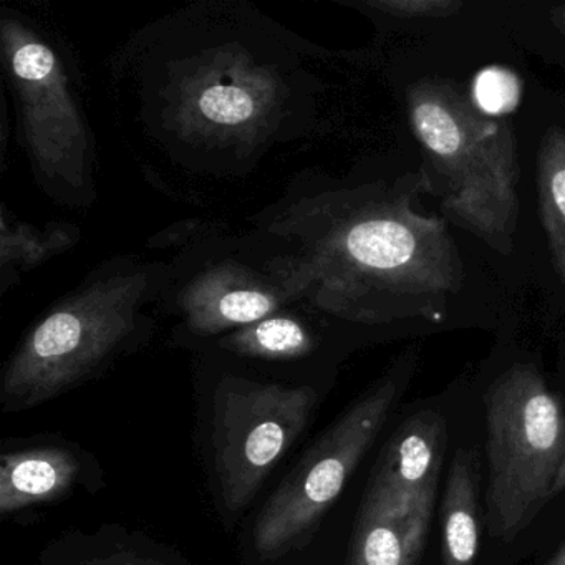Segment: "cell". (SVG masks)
I'll return each instance as SVG.
<instances>
[{"label": "cell", "instance_id": "obj_1", "mask_svg": "<svg viewBox=\"0 0 565 565\" xmlns=\"http://www.w3.org/2000/svg\"><path fill=\"white\" fill-rule=\"evenodd\" d=\"M333 58L246 0H201L130 35L110 82L148 167L244 180L326 134Z\"/></svg>", "mask_w": 565, "mask_h": 565}, {"label": "cell", "instance_id": "obj_2", "mask_svg": "<svg viewBox=\"0 0 565 565\" xmlns=\"http://www.w3.org/2000/svg\"><path fill=\"white\" fill-rule=\"evenodd\" d=\"M425 173L398 180H337L297 173L276 201L249 217L292 249L307 303L353 327L439 316L436 303L462 286L448 227L413 207Z\"/></svg>", "mask_w": 565, "mask_h": 565}, {"label": "cell", "instance_id": "obj_3", "mask_svg": "<svg viewBox=\"0 0 565 565\" xmlns=\"http://www.w3.org/2000/svg\"><path fill=\"white\" fill-rule=\"evenodd\" d=\"M170 264L114 256L25 330L2 375L6 412L41 405L145 345L163 319Z\"/></svg>", "mask_w": 565, "mask_h": 565}, {"label": "cell", "instance_id": "obj_4", "mask_svg": "<svg viewBox=\"0 0 565 565\" xmlns=\"http://www.w3.org/2000/svg\"><path fill=\"white\" fill-rule=\"evenodd\" d=\"M163 319L183 345L210 347L221 337L307 302L309 282L279 237L230 227L204 237L170 260Z\"/></svg>", "mask_w": 565, "mask_h": 565}, {"label": "cell", "instance_id": "obj_5", "mask_svg": "<svg viewBox=\"0 0 565 565\" xmlns=\"http://www.w3.org/2000/svg\"><path fill=\"white\" fill-rule=\"evenodd\" d=\"M409 124L441 184L449 220L512 249L518 223V158L508 121L489 117L451 82H423L406 94Z\"/></svg>", "mask_w": 565, "mask_h": 565}, {"label": "cell", "instance_id": "obj_6", "mask_svg": "<svg viewBox=\"0 0 565 565\" xmlns=\"http://www.w3.org/2000/svg\"><path fill=\"white\" fill-rule=\"evenodd\" d=\"M0 55L35 183L55 203L90 206L97 150L67 54L34 19L4 8Z\"/></svg>", "mask_w": 565, "mask_h": 565}, {"label": "cell", "instance_id": "obj_7", "mask_svg": "<svg viewBox=\"0 0 565 565\" xmlns=\"http://www.w3.org/2000/svg\"><path fill=\"white\" fill-rule=\"evenodd\" d=\"M489 534L514 541L552 499L565 456L561 399L529 365L502 373L486 393Z\"/></svg>", "mask_w": 565, "mask_h": 565}, {"label": "cell", "instance_id": "obj_8", "mask_svg": "<svg viewBox=\"0 0 565 565\" xmlns=\"http://www.w3.org/2000/svg\"><path fill=\"white\" fill-rule=\"evenodd\" d=\"M398 393V376L380 380L297 462L257 518L254 544L263 557H280L319 524L372 448Z\"/></svg>", "mask_w": 565, "mask_h": 565}, {"label": "cell", "instance_id": "obj_9", "mask_svg": "<svg viewBox=\"0 0 565 565\" xmlns=\"http://www.w3.org/2000/svg\"><path fill=\"white\" fill-rule=\"evenodd\" d=\"M317 405L312 385L226 373L216 388V471L231 511L243 509L299 438Z\"/></svg>", "mask_w": 565, "mask_h": 565}, {"label": "cell", "instance_id": "obj_10", "mask_svg": "<svg viewBox=\"0 0 565 565\" xmlns=\"http://www.w3.org/2000/svg\"><path fill=\"white\" fill-rule=\"evenodd\" d=\"M448 429L436 412H419L393 433L383 448L363 501L428 527L445 461Z\"/></svg>", "mask_w": 565, "mask_h": 565}, {"label": "cell", "instance_id": "obj_11", "mask_svg": "<svg viewBox=\"0 0 565 565\" xmlns=\"http://www.w3.org/2000/svg\"><path fill=\"white\" fill-rule=\"evenodd\" d=\"M340 322L303 302L211 343V352L246 362L290 365L323 355ZM353 327V326H352Z\"/></svg>", "mask_w": 565, "mask_h": 565}, {"label": "cell", "instance_id": "obj_12", "mask_svg": "<svg viewBox=\"0 0 565 565\" xmlns=\"http://www.w3.org/2000/svg\"><path fill=\"white\" fill-rule=\"evenodd\" d=\"M78 469L77 458L58 446L6 452L0 466V512L8 515L62 498L74 486Z\"/></svg>", "mask_w": 565, "mask_h": 565}, {"label": "cell", "instance_id": "obj_13", "mask_svg": "<svg viewBox=\"0 0 565 565\" xmlns=\"http://www.w3.org/2000/svg\"><path fill=\"white\" fill-rule=\"evenodd\" d=\"M478 548V459L475 451L459 449L449 466L443 495V565H475Z\"/></svg>", "mask_w": 565, "mask_h": 565}, {"label": "cell", "instance_id": "obj_14", "mask_svg": "<svg viewBox=\"0 0 565 565\" xmlns=\"http://www.w3.org/2000/svg\"><path fill=\"white\" fill-rule=\"evenodd\" d=\"M81 236L77 224L34 226L22 223L4 204L0 221V292L8 294L24 274L71 250Z\"/></svg>", "mask_w": 565, "mask_h": 565}, {"label": "cell", "instance_id": "obj_15", "mask_svg": "<svg viewBox=\"0 0 565 565\" xmlns=\"http://www.w3.org/2000/svg\"><path fill=\"white\" fill-rule=\"evenodd\" d=\"M428 531L363 501L350 565H418Z\"/></svg>", "mask_w": 565, "mask_h": 565}, {"label": "cell", "instance_id": "obj_16", "mask_svg": "<svg viewBox=\"0 0 565 565\" xmlns=\"http://www.w3.org/2000/svg\"><path fill=\"white\" fill-rule=\"evenodd\" d=\"M539 211L555 273L565 287V130L547 128L537 158Z\"/></svg>", "mask_w": 565, "mask_h": 565}, {"label": "cell", "instance_id": "obj_17", "mask_svg": "<svg viewBox=\"0 0 565 565\" xmlns=\"http://www.w3.org/2000/svg\"><path fill=\"white\" fill-rule=\"evenodd\" d=\"M522 85L514 72L504 67H488L472 82V104L489 117L512 114L521 102Z\"/></svg>", "mask_w": 565, "mask_h": 565}, {"label": "cell", "instance_id": "obj_18", "mask_svg": "<svg viewBox=\"0 0 565 565\" xmlns=\"http://www.w3.org/2000/svg\"><path fill=\"white\" fill-rule=\"evenodd\" d=\"M355 6L375 14L399 19L452 18L462 9L459 0H366Z\"/></svg>", "mask_w": 565, "mask_h": 565}, {"label": "cell", "instance_id": "obj_19", "mask_svg": "<svg viewBox=\"0 0 565 565\" xmlns=\"http://www.w3.org/2000/svg\"><path fill=\"white\" fill-rule=\"evenodd\" d=\"M226 224L217 223V221H181V223L171 224L170 227L151 237L148 241V247H151V249H171V247H174L180 253V250L200 243L204 237L217 233Z\"/></svg>", "mask_w": 565, "mask_h": 565}, {"label": "cell", "instance_id": "obj_20", "mask_svg": "<svg viewBox=\"0 0 565 565\" xmlns=\"http://www.w3.org/2000/svg\"><path fill=\"white\" fill-rule=\"evenodd\" d=\"M85 565H161L151 558L141 557L135 552H117V554L107 555L104 558H94Z\"/></svg>", "mask_w": 565, "mask_h": 565}, {"label": "cell", "instance_id": "obj_21", "mask_svg": "<svg viewBox=\"0 0 565 565\" xmlns=\"http://www.w3.org/2000/svg\"><path fill=\"white\" fill-rule=\"evenodd\" d=\"M551 21L554 28L565 38V6H558L551 12Z\"/></svg>", "mask_w": 565, "mask_h": 565}, {"label": "cell", "instance_id": "obj_22", "mask_svg": "<svg viewBox=\"0 0 565 565\" xmlns=\"http://www.w3.org/2000/svg\"><path fill=\"white\" fill-rule=\"evenodd\" d=\"M565 491V456L562 461L561 469H558L557 478H555L554 486H552V498H557L561 492Z\"/></svg>", "mask_w": 565, "mask_h": 565}, {"label": "cell", "instance_id": "obj_23", "mask_svg": "<svg viewBox=\"0 0 565 565\" xmlns=\"http://www.w3.org/2000/svg\"><path fill=\"white\" fill-rule=\"evenodd\" d=\"M544 565H565V544Z\"/></svg>", "mask_w": 565, "mask_h": 565}]
</instances>
